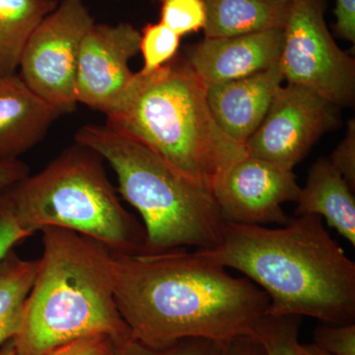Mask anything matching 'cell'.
<instances>
[{"instance_id":"d6a6232c","label":"cell","mask_w":355,"mask_h":355,"mask_svg":"<svg viewBox=\"0 0 355 355\" xmlns=\"http://www.w3.org/2000/svg\"><path fill=\"white\" fill-rule=\"evenodd\" d=\"M284 1H291V0H284Z\"/></svg>"},{"instance_id":"4fadbf2b","label":"cell","mask_w":355,"mask_h":355,"mask_svg":"<svg viewBox=\"0 0 355 355\" xmlns=\"http://www.w3.org/2000/svg\"><path fill=\"white\" fill-rule=\"evenodd\" d=\"M279 64L253 76L207 86V104L222 132L245 146L284 83Z\"/></svg>"},{"instance_id":"cb8c5ba5","label":"cell","mask_w":355,"mask_h":355,"mask_svg":"<svg viewBox=\"0 0 355 355\" xmlns=\"http://www.w3.org/2000/svg\"><path fill=\"white\" fill-rule=\"evenodd\" d=\"M30 236L18 221L7 188L0 191V263L17 243Z\"/></svg>"},{"instance_id":"83f0119b","label":"cell","mask_w":355,"mask_h":355,"mask_svg":"<svg viewBox=\"0 0 355 355\" xmlns=\"http://www.w3.org/2000/svg\"><path fill=\"white\" fill-rule=\"evenodd\" d=\"M220 355H266L260 340L254 336H240L223 343Z\"/></svg>"},{"instance_id":"d4e9b609","label":"cell","mask_w":355,"mask_h":355,"mask_svg":"<svg viewBox=\"0 0 355 355\" xmlns=\"http://www.w3.org/2000/svg\"><path fill=\"white\" fill-rule=\"evenodd\" d=\"M331 164L340 173L345 181L355 189V121L354 119L349 121L347 135L340 144L336 146L331 157Z\"/></svg>"},{"instance_id":"d6986e66","label":"cell","mask_w":355,"mask_h":355,"mask_svg":"<svg viewBox=\"0 0 355 355\" xmlns=\"http://www.w3.org/2000/svg\"><path fill=\"white\" fill-rule=\"evenodd\" d=\"M302 318L266 315L254 335L260 340L266 355H300L299 330Z\"/></svg>"},{"instance_id":"ffe728a7","label":"cell","mask_w":355,"mask_h":355,"mask_svg":"<svg viewBox=\"0 0 355 355\" xmlns=\"http://www.w3.org/2000/svg\"><path fill=\"white\" fill-rule=\"evenodd\" d=\"M180 40L181 37L163 23L146 25L140 38L139 51L144 57L140 73H151L176 57Z\"/></svg>"},{"instance_id":"e0dca14e","label":"cell","mask_w":355,"mask_h":355,"mask_svg":"<svg viewBox=\"0 0 355 355\" xmlns=\"http://www.w3.org/2000/svg\"><path fill=\"white\" fill-rule=\"evenodd\" d=\"M58 0H0V77L14 76L32 33Z\"/></svg>"},{"instance_id":"f546056e","label":"cell","mask_w":355,"mask_h":355,"mask_svg":"<svg viewBox=\"0 0 355 355\" xmlns=\"http://www.w3.org/2000/svg\"><path fill=\"white\" fill-rule=\"evenodd\" d=\"M300 355H331L328 352H324L315 345H300Z\"/></svg>"},{"instance_id":"7402d4cb","label":"cell","mask_w":355,"mask_h":355,"mask_svg":"<svg viewBox=\"0 0 355 355\" xmlns=\"http://www.w3.org/2000/svg\"><path fill=\"white\" fill-rule=\"evenodd\" d=\"M161 23L178 36L203 29L207 21L202 0H161Z\"/></svg>"},{"instance_id":"3957f363","label":"cell","mask_w":355,"mask_h":355,"mask_svg":"<svg viewBox=\"0 0 355 355\" xmlns=\"http://www.w3.org/2000/svg\"><path fill=\"white\" fill-rule=\"evenodd\" d=\"M41 231L43 254L12 338L18 355H44L88 336H132L114 299L113 251L67 229Z\"/></svg>"},{"instance_id":"52a82bcc","label":"cell","mask_w":355,"mask_h":355,"mask_svg":"<svg viewBox=\"0 0 355 355\" xmlns=\"http://www.w3.org/2000/svg\"><path fill=\"white\" fill-rule=\"evenodd\" d=\"M324 0H291L279 67L288 84L314 91L338 107L352 106L355 62L326 25Z\"/></svg>"},{"instance_id":"6da1fadb","label":"cell","mask_w":355,"mask_h":355,"mask_svg":"<svg viewBox=\"0 0 355 355\" xmlns=\"http://www.w3.org/2000/svg\"><path fill=\"white\" fill-rule=\"evenodd\" d=\"M113 256L116 306L132 338L148 347L253 336L268 313L263 289L196 251Z\"/></svg>"},{"instance_id":"30bf717a","label":"cell","mask_w":355,"mask_h":355,"mask_svg":"<svg viewBox=\"0 0 355 355\" xmlns=\"http://www.w3.org/2000/svg\"><path fill=\"white\" fill-rule=\"evenodd\" d=\"M300 190L292 170L246 155L223 173L212 195L226 222L286 226L292 218L282 205L296 202Z\"/></svg>"},{"instance_id":"9c48e42d","label":"cell","mask_w":355,"mask_h":355,"mask_svg":"<svg viewBox=\"0 0 355 355\" xmlns=\"http://www.w3.org/2000/svg\"><path fill=\"white\" fill-rule=\"evenodd\" d=\"M338 108L310 89L282 86L245 144L247 155L293 169L324 132L338 125Z\"/></svg>"},{"instance_id":"5bb4252c","label":"cell","mask_w":355,"mask_h":355,"mask_svg":"<svg viewBox=\"0 0 355 355\" xmlns=\"http://www.w3.org/2000/svg\"><path fill=\"white\" fill-rule=\"evenodd\" d=\"M60 114L17 74L0 77V161L18 159L39 144Z\"/></svg>"},{"instance_id":"ba28073f","label":"cell","mask_w":355,"mask_h":355,"mask_svg":"<svg viewBox=\"0 0 355 355\" xmlns=\"http://www.w3.org/2000/svg\"><path fill=\"white\" fill-rule=\"evenodd\" d=\"M95 21L84 0H60L32 33L20 60V77L60 114L77 104L79 51Z\"/></svg>"},{"instance_id":"8992f818","label":"cell","mask_w":355,"mask_h":355,"mask_svg":"<svg viewBox=\"0 0 355 355\" xmlns=\"http://www.w3.org/2000/svg\"><path fill=\"white\" fill-rule=\"evenodd\" d=\"M103 162L76 142L38 174L8 187L20 225L31 235L60 227L93 238L114 253H144L146 229L121 205Z\"/></svg>"},{"instance_id":"9a60e30c","label":"cell","mask_w":355,"mask_h":355,"mask_svg":"<svg viewBox=\"0 0 355 355\" xmlns=\"http://www.w3.org/2000/svg\"><path fill=\"white\" fill-rule=\"evenodd\" d=\"M354 190L329 158H321L311 167L304 188L299 193L296 216L313 214L323 217L355 246Z\"/></svg>"},{"instance_id":"f1b7e54d","label":"cell","mask_w":355,"mask_h":355,"mask_svg":"<svg viewBox=\"0 0 355 355\" xmlns=\"http://www.w3.org/2000/svg\"><path fill=\"white\" fill-rule=\"evenodd\" d=\"M29 167L19 159L0 161V191L29 176Z\"/></svg>"},{"instance_id":"2e32d148","label":"cell","mask_w":355,"mask_h":355,"mask_svg":"<svg viewBox=\"0 0 355 355\" xmlns=\"http://www.w3.org/2000/svg\"><path fill=\"white\" fill-rule=\"evenodd\" d=\"M207 13L205 38H229L284 29L289 1L284 0H202Z\"/></svg>"},{"instance_id":"1f68e13d","label":"cell","mask_w":355,"mask_h":355,"mask_svg":"<svg viewBox=\"0 0 355 355\" xmlns=\"http://www.w3.org/2000/svg\"><path fill=\"white\" fill-rule=\"evenodd\" d=\"M111 347H112V345H111ZM111 347H110V349H111ZM110 349L108 350H107V352H105L104 354H102L101 355H108Z\"/></svg>"},{"instance_id":"7a4b0ae2","label":"cell","mask_w":355,"mask_h":355,"mask_svg":"<svg viewBox=\"0 0 355 355\" xmlns=\"http://www.w3.org/2000/svg\"><path fill=\"white\" fill-rule=\"evenodd\" d=\"M195 251L263 289L270 300L266 315L354 323L355 263L320 216H296L273 229L226 222L220 245Z\"/></svg>"},{"instance_id":"5b68a950","label":"cell","mask_w":355,"mask_h":355,"mask_svg":"<svg viewBox=\"0 0 355 355\" xmlns=\"http://www.w3.org/2000/svg\"><path fill=\"white\" fill-rule=\"evenodd\" d=\"M76 142L99 154L116 173L119 193L144 221V254L220 245L226 221L214 195L153 149L107 125L81 127Z\"/></svg>"},{"instance_id":"4316f807","label":"cell","mask_w":355,"mask_h":355,"mask_svg":"<svg viewBox=\"0 0 355 355\" xmlns=\"http://www.w3.org/2000/svg\"><path fill=\"white\" fill-rule=\"evenodd\" d=\"M336 31L340 38L355 42V0H336Z\"/></svg>"},{"instance_id":"484cf974","label":"cell","mask_w":355,"mask_h":355,"mask_svg":"<svg viewBox=\"0 0 355 355\" xmlns=\"http://www.w3.org/2000/svg\"><path fill=\"white\" fill-rule=\"evenodd\" d=\"M112 342L106 336H88L67 343L44 355H101L110 349Z\"/></svg>"},{"instance_id":"277c9868","label":"cell","mask_w":355,"mask_h":355,"mask_svg":"<svg viewBox=\"0 0 355 355\" xmlns=\"http://www.w3.org/2000/svg\"><path fill=\"white\" fill-rule=\"evenodd\" d=\"M106 116L108 127L139 140L211 193L223 173L247 155L217 125L207 87L187 58L175 57L151 73L137 72Z\"/></svg>"},{"instance_id":"ac0fdd59","label":"cell","mask_w":355,"mask_h":355,"mask_svg":"<svg viewBox=\"0 0 355 355\" xmlns=\"http://www.w3.org/2000/svg\"><path fill=\"white\" fill-rule=\"evenodd\" d=\"M39 260H25L12 250L0 263V347L19 330Z\"/></svg>"},{"instance_id":"7c38bea8","label":"cell","mask_w":355,"mask_h":355,"mask_svg":"<svg viewBox=\"0 0 355 355\" xmlns=\"http://www.w3.org/2000/svg\"><path fill=\"white\" fill-rule=\"evenodd\" d=\"M284 29L205 38L191 48L187 60L205 87L253 76L279 64Z\"/></svg>"},{"instance_id":"603a6c76","label":"cell","mask_w":355,"mask_h":355,"mask_svg":"<svg viewBox=\"0 0 355 355\" xmlns=\"http://www.w3.org/2000/svg\"><path fill=\"white\" fill-rule=\"evenodd\" d=\"M314 343L331 355H355V324H320L313 334Z\"/></svg>"},{"instance_id":"4dcf8cb0","label":"cell","mask_w":355,"mask_h":355,"mask_svg":"<svg viewBox=\"0 0 355 355\" xmlns=\"http://www.w3.org/2000/svg\"><path fill=\"white\" fill-rule=\"evenodd\" d=\"M0 355H18L14 347L12 340H9L0 347Z\"/></svg>"},{"instance_id":"44dd1931","label":"cell","mask_w":355,"mask_h":355,"mask_svg":"<svg viewBox=\"0 0 355 355\" xmlns=\"http://www.w3.org/2000/svg\"><path fill=\"white\" fill-rule=\"evenodd\" d=\"M223 343L205 338H186L164 347H151L132 336L112 342L108 355H220Z\"/></svg>"},{"instance_id":"8fae6325","label":"cell","mask_w":355,"mask_h":355,"mask_svg":"<svg viewBox=\"0 0 355 355\" xmlns=\"http://www.w3.org/2000/svg\"><path fill=\"white\" fill-rule=\"evenodd\" d=\"M141 33L130 23L95 24L84 37L76 73L77 103L108 114L120 102L135 72Z\"/></svg>"}]
</instances>
